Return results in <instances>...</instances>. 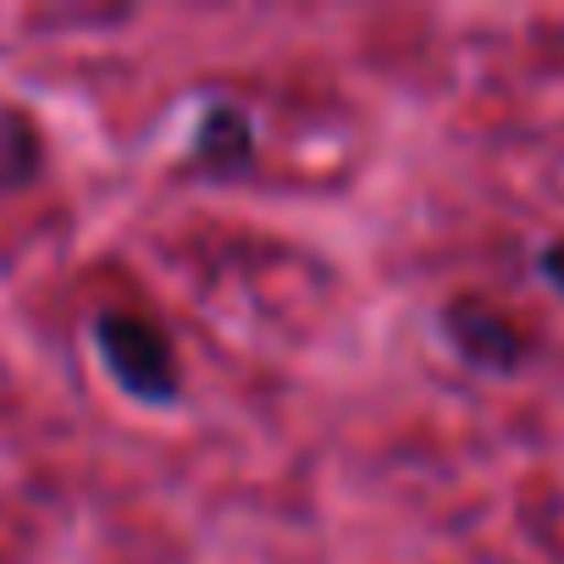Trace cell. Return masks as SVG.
Listing matches in <instances>:
<instances>
[{
    "instance_id": "4",
    "label": "cell",
    "mask_w": 564,
    "mask_h": 564,
    "mask_svg": "<svg viewBox=\"0 0 564 564\" xmlns=\"http://www.w3.org/2000/svg\"><path fill=\"white\" fill-rule=\"evenodd\" d=\"M45 128L12 106V100H0V188L18 194V188H34L40 172H45Z\"/></svg>"
},
{
    "instance_id": "1",
    "label": "cell",
    "mask_w": 564,
    "mask_h": 564,
    "mask_svg": "<svg viewBox=\"0 0 564 564\" xmlns=\"http://www.w3.org/2000/svg\"><path fill=\"white\" fill-rule=\"evenodd\" d=\"M89 344H95V360L106 366V377L117 382L122 399H133L144 410L177 404V393H183V360H177L172 333L155 316L128 311V305L95 311Z\"/></svg>"
},
{
    "instance_id": "2",
    "label": "cell",
    "mask_w": 564,
    "mask_h": 564,
    "mask_svg": "<svg viewBox=\"0 0 564 564\" xmlns=\"http://www.w3.org/2000/svg\"><path fill=\"white\" fill-rule=\"evenodd\" d=\"M437 333L454 349V360L481 371V377H514L525 366V355H531L525 327L503 305L476 300V294H454L443 305V316H437Z\"/></svg>"
},
{
    "instance_id": "5",
    "label": "cell",
    "mask_w": 564,
    "mask_h": 564,
    "mask_svg": "<svg viewBox=\"0 0 564 564\" xmlns=\"http://www.w3.org/2000/svg\"><path fill=\"white\" fill-rule=\"evenodd\" d=\"M531 265H536V276L547 282V289L564 300V238H547V243L536 249V260H531Z\"/></svg>"
},
{
    "instance_id": "3",
    "label": "cell",
    "mask_w": 564,
    "mask_h": 564,
    "mask_svg": "<svg viewBox=\"0 0 564 564\" xmlns=\"http://www.w3.org/2000/svg\"><path fill=\"white\" fill-rule=\"evenodd\" d=\"M260 161V122L243 100L232 95H210L188 128V172H205L216 183L254 172Z\"/></svg>"
}]
</instances>
